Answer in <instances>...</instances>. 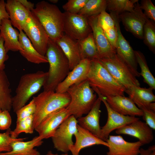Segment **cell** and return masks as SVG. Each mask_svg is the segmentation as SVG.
Wrapping results in <instances>:
<instances>
[{
	"label": "cell",
	"instance_id": "40",
	"mask_svg": "<svg viewBox=\"0 0 155 155\" xmlns=\"http://www.w3.org/2000/svg\"><path fill=\"white\" fill-rule=\"evenodd\" d=\"M9 112L7 110H0V130H7L10 128L12 120Z\"/></svg>",
	"mask_w": 155,
	"mask_h": 155
},
{
	"label": "cell",
	"instance_id": "12",
	"mask_svg": "<svg viewBox=\"0 0 155 155\" xmlns=\"http://www.w3.org/2000/svg\"><path fill=\"white\" fill-rule=\"evenodd\" d=\"M106 108L108 118L105 124L101 127V139L106 142L110 134L114 130L130 124L139 119V118L121 115L112 109L107 103L105 97L96 93Z\"/></svg>",
	"mask_w": 155,
	"mask_h": 155
},
{
	"label": "cell",
	"instance_id": "9",
	"mask_svg": "<svg viewBox=\"0 0 155 155\" xmlns=\"http://www.w3.org/2000/svg\"><path fill=\"white\" fill-rule=\"evenodd\" d=\"M23 31L36 51L45 56L49 38L42 25L31 12Z\"/></svg>",
	"mask_w": 155,
	"mask_h": 155
},
{
	"label": "cell",
	"instance_id": "10",
	"mask_svg": "<svg viewBox=\"0 0 155 155\" xmlns=\"http://www.w3.org/2000/svg\"><path fill=\"white\" fill-rule=\"evenodd\" d=\"M63 13V31L70 38L80 41L92 32L87 17L66 12Z\"/></svg>",
	"mask_w": 155,
	"mask_h": 155
},
{
	"label": "cell",
	"instance_id": "36",
	"mask_svg": "<svg viewBox=\"0 0 155 155\" xmlns=\"http://www.w3.org/2000/svg\"><path fill=\"white\" fill-rule=\"evenodd\" d=\"M88 0H69L63 5L65 12L73 14H78Z\"/></svg>",
	"mask_w": 155,
	"mask_h": 155
},
{
	"label": "cell",
	"instance_id": "39",
	"mask_svg": "<svg viewBox=\"0 0 155 155\" xmlns=\"http://www.w3.org/2000/svg\"><path fill=\"white\" fill-rule=\"evenodd\" d=\"M140 7L148 19L155 22V7L151 0H142Z\"/></svg>",
	"mask_w": 155,
	"mask_h": 155
},
{
	"label": "cell",
	"instance_id": "47",
	"mask_svg": "<svg viewBox=\"0 0 155 155\" xmlns=\"http://www.w3.org/2000/svg\"><path fill=\"white\" fill-rule=\"evenodd\" d=\"M46 155H68V153H63L61 155L57 154H54L51 151H49Z\"/></svg>",
	"mask_w": 155,
	"mask_h": 155
},
{
	"label": "cell",
	"instance_id": "28",
	"mask_svg": "<svg viewBox=\"0 0 155 155\" xmlns=\"http://www.w3.org/2000/svg\"><path fill=\"white\" fill-rule=\"evenodd\" d=\"M12 97L10 84L6 73L4 70L0 71V110L11 111Z\"/></svg>",
	"mask_w": 155,
	"mask_h": 155
},
{
	"label": "cell",
	"instance_id": "22",
	"mask_svg": "<svg viewBox=\"0 0 155 155\" xmlns=\"http://www.w3.org/2000/svg\"><path fill=\"white\" fill-rule=\"evenodd\" d=\"M101 102L99 97L97 98L92 108L86 115L77 119L78 124L80 126L100 139L101 127L100 125L99 120Z\"/></svg>",
	"mask_w": 155,
	"mask_h": 155
},
{
	"label": "cell",
	"instance_id": "33",
	"mask_svg": "<svg viewBox=\"0 0 155 155\" xmlns=\"http://www.w3.org/2000/svg\"><path fill=\"white\" fill-rule=\"evenodd\" d=\"M33 121L34 115H32L16 122L15 128L13 131H10L11 137L13 139H17L22 133H32L34 130Z\"/></svg>",
	"mask_w": 155,
	"mask_h": 155
},
{
	"label": "cell",
	"instance_id": "41",
	"mask_svg": "<svg viewBox=\"0 0 155 155\" xmlns=\"http://www.w3.org/2000/svg\"><path fill=\"white\" fill-rule=\"evenodd\" d=\"M141 110L143 112V119L146 123L152 129H155V111L148 108H143Z\"/></svg>",
	"mask_w": 155,
	"mask_h": 155
},
{
	"label": "cell",
	"instance_id": "48",
	"mask_svg": "<svg viewBox=\"0 0 155 155\" xmlns=\"http://www.w3.org/2000/svg\"><path fill=\"white\" fill-rule=\"evenodd\" d=\"M49 1L53 4L57 3L59 1L58 0H49Z\"/></svg>",
	"mask_w": 155,
	"mask_h": 155
},
{
	"label": "cell",
	"instance_id": "26",
	"mask_svg": "<svg viewBox=\"0 0 155 155\" xmlns=\"http://www.w3.org/2000/svg\"><path fill=\"white\" fill-rule=\"evenodd\" d=\"M42 140L38 135L28 141L22 140L13 141L11 144V150L1 153V155H40V153L34 148L41 146L43 143Z\"/></svg>",
	"mask_w": 155,
	"mask_h": 155
},
{
	"label": "cell",
	"instance_id": "31",
	"mask_svg": "<svg viewBox=\"0 0 155 155\" xmlns=\"http://www.w3.org/2000/svg\"><path fill=\"white\" fill-rule=\"evenodd\" d=\"M137 0H107L106 9L118 15L125 12L132 11Z\"/></svg>",
	"mask_w": 155,
	"mask_h": 155
},
{
	"label": "cell",
	"instance_id": "8",
	"mask_svg": "<svg viewBox=\"0 0 155 155\" xmlns=\"http://www.w3.org/2000/svg\"><path fill=\"white\" fill-rule=\"evenodd\" d=\"M78 121L71 115L65 120L56 130L51 137L54 148L64 153L69 151V148L74 143L72 137L77 131Z\"/></svg>",
	"mask_w": 155,
	"mask_h": 155
},
{
	"label": "cell",
	"instance_id": "19",
	"mask_svg": "<svg viewBox=\"0 0 155 155\" xmlns=\"http://www.w3.org/2000/svg\"><path fill=\"white\" fill-rule=\"evenodd\" d=\"M78 130L74 135L75 143L69 148L72 155H79L83 149L95 145H102L108 147L107 143L93 134L78 124Z\"/></svg>",
	"mask_w": 155,
	"mask_h": 155
},
{
	"label": "cell",
	"instance_id": "30",
	"mask_svg": "<svg viewBox=\"0 0 155 155\" xmlns=\"http://www.w3.org/2000/svg\"><path fill=\"white\" fill-rule=\"evenodd\" d=\"M137 62L141 68L140 73L143 78L144 82L148 84L153 90L155 89V78L150 72L145 57L143 53L139 51H134Z\"/></svg>",
	"mask_w": 155,
	"mask_h": 155
},
{
	"label": "cell",
	"instance_id": "1",
	"mask_svg": "<svg viewBox=\"0 0 155 155\" xmlns=\"http://www.w3.org/2000/svg\"><path fill=\"white\" fill-rule=\"evenodd\" d=\"M45 56L49 64L44 91H55L70 71L68 61L56 43L49 38Z\"/></svg>",
	"mask_w": 155,
	"mask_h": 155
},
{
	"label": "cell",
	"instance_id": "29",
	"mask_svg": "<svg viewBox=\"0 0 155 155\" xmlns=\"http://www.w3.org/2000/svg\"><path fill=\"white\" fill-rule=\"evenodd\" d=\"M78 42L81 60L87 59L92 61L99 59L92 32L85 38Z\"/></svg>",
	"mask_w": 155,
	"mask_h": 155
},
{
	"label": "cell",
	"instance_id": "24",
	"mask_svg": "<svg viewBox=\"0 0 155 155\" xmlns=\"http://www.w3.org/2000/svg\"><path fill=\"white\" fill-rule=\"evenodd\" d=\"M55 42L67 58L70 70H72L82 60L78 41L71 38L64 33Z\"/></svg>",
	"mask_w": 155,
	"mask_h": 155
},
{
	"label": "cell",
	"instance_id": "21",
	"mask_svg": "<svg viewBox=\"0 0 155 155\" xmlns=\"http://www.w3.org/2000/svg\"><path fill=\"white\" fill-rule=\"evenodd\" d=\"M153 89L141 88L140 86H133L126 89V93L130 98L140 109L148 108L155 111V96Z\"/></svg>",
	"mask_w": 155,
	"mask_h": 155
},
{
	"label": "cell",
	"instance_id": "7",
	"mask_svg": "<svg viewBox=\"0 0 155 155\" xmlns=\"http://www.w3.org/2000/svg\"><path fill=\"white\" fill-rule=\"evenodd\" d=\"M99 60L113 77L126 89L133 86H140L136 77L117 54L111 57Z\"/></svg>",
	"mask_w": 155,
	"mask_h": 155
},
{
	"label": "cell",
	"instance_id": "34",
	"mask_svg": "<svg viewBox=\"0 0 155 155\" xmlns=\"http://www.w3.org/2000/svg\"><path fill=\"white\" fill-rule=\"evenodd\" d=\"M148 19L144 27L143 38L144 43L154 53H155V24Z\"/></svg>",
	"mask_w": 155,
	"mask_h": 155
},
{
	"label": "cell",
	"instance_id": "25",
	"mask_svg": "<svg viewBox=\"0 0 155 155\" xmlns=\"http://www.w3.org/2000/svg\"><path fill=\"white\" fill-rule=\"evenodd\" d=\"M0 33L4 40V46L6 52L22 51L19 42V32L14 28L9 19H3L0 26Z\"/></svg>",
	"mask_w": 155,
	"mask_h": 155
},
{
	"label": "cell",
	"instance_id": "20",
	"mask_svg": "<svg viewBox=\"0 0 155 155\" xmlns=\"http://www.w3.org/2000/svg\"><path fill=\"white\" fill-rule=\"evenodd\" d=\"M105 98L110 107L121 115L135 117L143 115L142 111L129 97L117 96Z\"/></svg>",
	"mask_w": 155,
	"mask_h": 155
},
{
	"label": "cell",
	"instance_id": "49",
	"mask_svg": "<svg viewBox=\"0 0 155 155\" xmlns=\"http://www.w3.org/2000/svg\"><path fill=\"white\" fill-rule=\"evenodd\" d=\"M148 155H155V148L152 150Z\"/></svg>",
	"mask_w": 155,
	"mask_h": 155
},
{
	"label": "cell",
	"instance_id": "38",
	"mask_svg": "<svg viewBox=\"0 0 155 155\" xmlns=\"http://www.w3.org/2000/svg\"><path fill=\"white\" fill-rule=\"evenodd\" d=\"M98 21L99 25L103 30L115 26L114 20L106 11H103L98 15Z\"/></svg>",
	"mask_w": 155,
	"mask_h": 155
},
{
	"label": "cell",
	"instance_id": "50",
	"mask_svg": "<svg viewBox=\"0 0 155 155\" xmlns=\"http://www.w3.org/2000/svg\"><path fill=\"white\" fill-rule=\"evenodd\" d=\"M0 155H1V153H0Z\"/></svg>",
	"mask_w": 155,
	"mask_h": 155
},
{
	"label": "cell",
	"instance_id": "11",
	"mask_svg": "<svg viewBox=\"0 0 155 155\" xmlns=\"http://www.w3.org/2000/svg\"><path fill=\"white\" fill-rule=\"evenodd\" d=\"M110 14L114 20L117 32L118 38L115 47L117 54L128 65L135 76L139 77L140 75L137 70L138 64L134 51L121 32L119 15L111 12Z\"/></svg>",
	"mask_w": 155,
	"mask_h": 155
},
{
	"label": "cell",
	"instance_id": "44",
	"mask_svg": "<svg viewBox=\"0 0 155 155\" xmlns=\"http://www.w3.org/2000/svg\"><path fill=\"white\" fill-rule=\"evenodd\" d=\"M5 5L6 2L4 0H0V26L3 19H9V16L6 9Z\"/></svg>",
	"mask_w": 155,
	"mask_h": 155
},
{
	"label": "cell",
	"instance_id": "18",
	"mask_svg": "<svg viewBox=\"0 0 155 155\" xmlns=\"http://www.w3.org/2000/svg\"><path fill=\"white\" fill-rule=\"evenodd\" d=\"M118 134H126L135 137L143 145L148 144L153 140L152 129L145 122L139 120L121 127L116 130Z\"/></svg>",
	"mask_w": 155,
	"mask_h": 155
},
{
	"label": "cell",
	"instance_id": "13",
	"mask_svg": "<svg viewBox=\"0 0 155 155\" xmlns=\"http://www.w3.org/2000/svg\"><path fill=\"white\" fill-rule=\"evenodd\" d=\"M118 17L127 31L137 38L143 39L144 26L149 19L140 8L138 1L135 4L132 11L122 13Z\"/></svg>",
	"mask_w": 155,
	"mask_h": 155
},
{
	"label": "cell",
	"instance_id": "6",
	"mask_svg": "<svg viewBox=\"0 0 155 155\" xmlns=\"http://www.w3.org/2000/svg\"><path fill=\"white\" fill-rule=\"evenodd\" d=\"M48 75L47 72L38 71L22 75L12 97V108L16 113L25 105L30 98L43 86Z\"/></svg>",
	"mask_w": 155,
	"mask_h": 155
},
{
	"label": "cell",
	"instance_id": "17",
	"mask_svg": "<svg viewBox=\"0 0 155 155\" xmlns=\"http://www.w3.org/2000/svg\"><path fill=\"white\" fill-rule=\"evenodd\" d=\"M106 142L108 145L107 155H139L142 145L139 141H126L120 135H109Z\"/></svg>",
	"mask_w": 155,
	"mask_h": 155
},
{
	"label": "cell",
	"instance_id": "42",
	"mask_svg": "<svg viewBox=\"0 0 155 155\" xmlns=\"http://www.w3.org/2000/svg\"><path fill=\"white\" fill-rule=\"evenodd\" d=\"M103 31L109 43L116 50L115 47L117 40L118 34L115 26L113 27Z\"/></svg>",
	"mask_w": 155,
	"mask_h": 155
},
{
	"label": "cell",
	"instance_id": "46",
	"mask_svg": "<svg viewBox=\"0 0 155 155\" xmlns=\"http://www.w3.org/2000/svg\"><path fill=\"white\" fill-rule=\"evenodd\" d=\"M155 148V145L150 146L147 149H144L141 148L140 150V155H148L152 150Z\"/></svg>",
	"mask_w": 155,
	"mask_h": 155
},
{
	"label": "cell",
	"instance_id": "32",
	"mask_svg": "<svg viewBox=\"0 0 155 155\" xmlns=\"http://www.w3.org/2000/svg\"><path fill=\"white\" fill-rule=\"evenodd\" d=\"M106 0H88L79 14L87 17L99 14L106 9Z\"/></svg>",
	"mask_w": 155,
	"mask_h": 155
},
{
	"label": "cell",
	"instance_id": "15",
	"mask_svg": "<svg viewBox=\"0 0 155 155\" xmlns=\"http://www.w3.org/2000/svg\"><path fill=\"white\" fill-rule=\"evenodd\" d=\"M98 16V15L87 18L97 47L99 58L111 57L117 54L116 51L109 43L99 25Z\"/></svg>",
	"mask_w": 155,
	"mask_h": 155
},
{
	"label": "cell",
	"instance_id": "4",
	"mask_svg": "<svg viewBox=\"0 0 155 155\" xmlns=\"http://www.w3.org/2000/svg\"><path fill=\"white\" fill-rule=\"evenodd\" d=\"M67 92L70 97L67 108L70 115L77 119L87 114L97 99L87 80L72 86Z\"/></svg>",
	"mask_w": 155,
	"mask_h": 155
},
{
	"label": "cell",
	"instance_id": "14",
	"mask_svg": "<svg viewBox=\"0 0 155 155\" xmlns=\"http://www.w3.org/2000/svg\"><path fill=\"white\" fill-rule=\"evenodd\" d=\"M70 115L67 107L58 109L44 117L35 130L42 140L51 138L60 125Z\"/></svg>",
	"mask_w": 155,
	"mask_h": 155
},
{
	"label": "cell",
	"instance_id": "45",
	"mask_svg": "<svg viewBox=\"0 0 155 155\" xmlns=\"http://www.w3.org/2000/svg\"><path fill=\"white\" fill-rule=\"evenodd\" d=\"M22 4L28 11H31L34 8V4L27 0H18Z\"/></svg>",
	"mask_w": 155,
	"mask_h": 155
},
{
	"label": "cell",
	"instance_id": "2",
	"mask_svg": "<svg viewBox=\"0 0 155 155\" xmlns=\"http://www.w3.org/2000/svg\"><path fill=\"white\" fill-rule=\"evenodd\" d=\"M91 61L86 80L94 91L105 97L124 96L126 88L113 77L99 59Z\"/></svg>",
	"mask_w": 155,
	"mask_h": 155
},
{
	"label": "cell",
	"instance_id": "23",
	"mask_svg": "<svg viewBox=\"0 0 155 155\" xmlns=\"http://www.w3.org/2000/svg\"><path fill=\"white\" fill-rule=\"evenodd\" d=\"M6 9L12 26L19 31L23 30L31 11L25 8L18 0H7Z\"/></svg>",
	"mask_w": 155,
	"mask_h": 155
},
{
	"label": "cell",
	"instance_id": "37",
	"mask_svg": "<svg viewBox=\"0 0 155 155\" xmlns=\"http://www.w3.org/2000/svg\"><path fill=\"white\" fill-rule=\"evenodd\" d=\"M36 109V105L32 99L28 104L23 106L16 112L17 115L16 122L34 115Z\"/></svg>",
	"mask_w": 155,
	"mask_h": 155
},
{
	"label": "cell",
	"instance_id": "3",
	"mask_svg": "<svg viewBox=\"0 0 155 155\" xmlns=\"http://www.w3.org/2000/svg\"><path fill=\"white\" fill-rule=\"evenodd\" d=\"M42 25L50 39L56 42L64 34L63 13L55 4L42 1L31 11Z\"/></svg>",
	"mask_w": 155,
	"mask_h": 155
},
{
	"label": "cell",
	"instance_id": "16",
	"mask_svg": "<svg viewBox=\"0 0 155 155\" xmlns=\"http://www.w3.org/2000/svg\"><path fill=\"white\" fill-rule=\"evenodd\" d=\"M91 62V60L87 59L82 60L70 71L64 80L58 84L55 91L61 93L66 92L72 86L86 80Z\"/></svg>",
	"mask_w": 155,
	"mask_h": 155
},
{
	"label": "cell",
	"instance_id": "35",
	"mask_svg": "<svg viewBox=\"0 0 155 155\" xmlns=\"http://www.w3.org/2000/svg\"><path fill=\"white\" fill-rule=\"evenodd\" d=\"M10 128L7 130L4 133H0V153L6 152L10 151L11 150V143L14 141L25 140L26 138L13 139L10 135Z\"/></svg>",
	"mask_w": 155,
	"mask_h": 155
},
{
	"label": "cell",
	"instance_id": "43",
	"mask_svg": "<svg viewBox=\"0 0 155 155\" xmlns=\"http://www.w3.org/2000/svg\"><path fill=\"white\" fill-rule=\"evenodd\" d=\"M9 55L4 46V40L0 33V71L5 68V62L9 59Z\"/></svg>",
	"mask_w": 155,
	"mask_h": 155
},
{
	"label": "cell",
	"instance_id": "5",
	"mask_svg": "<svg viewBox=\"0 0 155 155\" xmlns=\"http://www.w3.org/2000/svg\"><path fill=\"white\" fill-rule=\"evenodd\" d=\"M33 99L36 106L34 115V130L46 116L58 109L67 107L70 101L67 92L61 93L52 91H44Z\"/></svg>",
	"mask_w": 155,
	"mask_h": 155
},
{
	"label": "cell",
	"instance_id": "27",
	"mask_svg": "<svg viewBox=\"0 0 155 155\" xmlns=\"http://www.w3.org/2000/svg\"><path fill=\"white\" fill-rule=\"evenodd\" d=\"M19 32V42L23 49L19 51L21 55L28 61L34 63H48L46 57L40 55L36 51L24 31L20 30Z\"/></svg>",
	"mask_w": 155,
	"mask_h": 155
}]
</instances>
